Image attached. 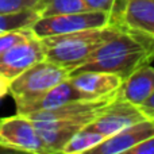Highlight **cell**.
Returning a JSON list of instances; mask_svg holds the SVG:
<instances>
[{
	"instance_id": "obj_1",
	"label": "cell",
	"mask_w": 154,
	"mask_h": 154,
	"mask_svg": "<svg viewBox=\"0 0 154 154\" xmlns=\"http://www.w3.org/2000/svg\"><path fill=\"white\" fill-rule=\"evenodd\" d=\"M154 61V38L119 22L115 34L101 43L82 65L69 75L87 70L108 72L123 80L134 70Z\"/></svg>"
},
{
	"instance_id": "obj_2",
	"label": "cell",
	"mask_w": 154,
	"mask_h": 154,
	"mask_svg": "<svg viewBox=\"0 0 154 154\" xmlns=\"http://www.w3.org/2000/svg\"><path fill=\"white\" fill-rule=\"evenodd\" d=\"M119 22L118 19L106 27L41 38L45 58L68 69L70 73L77 66L84 64L101 43L115 34Z\"/></svg>"
},
{
	"instance_id": "obj_3",
	"label": "cell",
	"mask_w": 154,
	"mask_h": 154,
	"mask_svg": "<svg viewBox=\"0 0 154 154\" xmlns=\"http://www.w3.org/2000/svg\"><path fill=\"white\" fill-rule=\"evenodd\" d=\"M69 77V70L49 60H42L12 79L8 84V93L16 107L37 100L54 85Z\"/></svg>"
},
{
	"instance_id": "obj_4",
	"label": "cell",
	"mask_w": 154,
	"mask_h": 154,
	"mask_svg": "<svg viewBox=\"0 0 154 154\" xmlns=\"http://www.w3.org/2000/svg\"><path fill=\"white\" fill-rule=\"evenodd\" d=\"M118 20L115 15L104 11H82V12L64 14V15H51V16H39L34 23L30 26L37 38H46L51 35L69 34V32L82 31L89 29L109 26Z\"/></svg>"
},
{
	"instance_id": "obj_5",
	"label": "cell",
	"mask_w": 154,
	"mask_h": 154,
	"mask_svg": "<svg viewBox=\"0 0 154 154\" xmlns=\"http://www.w3.org/2000/svg\"><path fill=\"white\" fill-rule=\"evenodd\" d=\"M0 147L31 154H49L34 122L27 115L18 112L12 116L0 118Z\"/></svg>"
},
{
	"instance_id": "obj_6",
	"label": "cell",
	"mask_w": 154,
	"mask_h": 154,
	"mask_svg": "<svg viewBox=\"0 0 154 154\" xmlns=\"http://www.w3.org/2000/svg\"><path fill=\"white\" fill-rule=\"evenodd\" d=\"M146 118L138 108V106H134L130 101L125 100L120 96H118L115 100H112L95 119L91 123H88L85 127L91 131L100 134L104 137V139L114 134L119 133L120 130L126 128L127 126L143 120Z\"/></svg>"
},
{
	"instance_id": "obj_7",
	"label": "cell",
	"mask_w": 154,
	"mask_h": 154,
	"mask_svg": "<svg viewBox=\"0 0 154 154\" xmlns=\"http://www.w3.org/2000/svg\"><path fill=\"white\" fill-rule=\"evenodd\" d=\"M99 115V114H97ZM97 115L61 118L49 120H32L49 154L61 153L70 138L91 123Z\"/></svg>"
},
{
	"instance_id": "obj_8",
	"label": "cell",
	"mask_w": 154,
	"mask_h": 154,
	"mask_svg": "<svg viewBox=\"0 0 154 154\" xmlns=\"http://www.w3.org/2000/svg\"><path fill=\"white\" fill-rule=\"evenodd\" d=\"M42 60H45V50L39 38L22 41L0 53V77L11 81Z\"/></svg>"
},
{
	"instance_id": "obj_9",
	"label": "cell",
	"mask_w": 154,
	"mask_h": 154,
	"mask_svg": "<svg viewBox=\"0 0 154 154\" xmlns=\"http://www.w3.org/2000/svg\"><path fill=\"white\" fill-rule=\"evenodd\" d=\"M154 135V119L139 120L127 126L119 133L103 139L100 143L88 152V154H123L137 146L146 138Z\"/></svg>"
},
{
	"instance_id": "obj_10",
	"label": "cell",
	"mask_w": 154,
	"mask_h": 154,
	"mask_svg": "<svg viewBox=\"0 0 154 154\" xmlns=\"http://www.w3.org/2000/svg\"><path fill=\"white\" fill-rule=\"evenodd\" d=\"M79 100H92V97H89L87 93L81 92L68 77L64 81L54 85L50 91H48L45 95L38 97L37 100L31 101L29 104H24L22 107H16V112L23 115H29V114H32V112L43 111V109H51V108H56V107L64 106V104H68V103H73V101H79Z\"/></svg>"
},
{
	"instance_id": "obj_11",
	"label": "cell",
	"mask_w": 154,
	"mask_h": 154,
	"mask_svg": "<svg viewBox=\"0 0 154 154\" xmlns=\"http://www.w3.org/2000/svg\"><path fill=\"white\" fill-rule=\"evenodd\" d=\"M69 80L81 92L87 93L92 99L104 97L118 92L123 82V79L118 75L96 70L73 73L69 75Z\"/></svg>"
},
{
	"instance_id": "obj_12",
	"label": "cell",
	"mask_w": 154,
	"mask_h": 154,
	"mask_svg": "<svg viewBox=\"0 0 154 154\" xmlns=\"http://www.w3.org/2000/svg\"><path fill=\"white\" fill-rule=\"evenodd\" d=\"M119 20L154 38V0H125Z\"/></svg>"
},
{
	"instance_id": "obj_13",
	"label": "cell",
	"mask_w": 154,
	"mask_h": 154,
	"mask_svg": "<svg viewBox=\"0 0 154 154\" xmlns=\"http://www.w3.org/2000/svg\"><path fill=\"white\" fill-rule=\"evenodd\" d=\"M120 96L134 106H141L154 92V68L149 65L138 68L123 80Z\"/></svg>"
},
{
	"instance_id": "obj_14",
	"label": "cell",
	"mask_w": 154,
	"mask_h": 154,
	"mask_svg": "<svg viewBox=\"0 0 154 154\" xmlns=\"http://www.w3.org/2000/svg\"><path fill=\"white\" fill-rule=\"evenodd\" d=\"M104 139L103 135L91 131L89 128L84 127L77 134L72 137L68 141V143L64 146L61 153L64 154H80V153H88L92 147H95L97 143H100Z\"/></svg>"
},
{
	"instance_id": "obj_15",
	"label": "cell",
	"mask_w": 154,
	"mask_h": 154,
	"mask_svg": "<svg viewBox=\"0 0 154 154\" xmlns=\"http://www.w3.org/2000/svg\"><path fill=\"white\" fill-rule=\"evenodd\" d=\"M38 18H39V14L34 10L19 11V12L12 14H0V34L11 31V30L30 27Z\"/></svg>"
},
{
	"instance_id": "obj_16",
	"label": "cell",
	"mask_w": 154,
	"mask_h": 154,
	"mask_svg": "<svg viewBox=\"0 0 154 154\" xmlns=\"http://www.w3.org/2000/svg\"><path fill=\"white\" fill-rule=\"evenodd\" d=\"M91 8L87 5L84 0H49L39 16H51V15H64V14L82 12L89 11Z\"/></svg>"
},
{
	"instance_id": "obj_17",
	"label": "cell",
	"mask_w": 154,
	"mask_h": 154,
	"mask_svg": "<svg viewBox=\"0 0 154 154\" xmlns=\"http://www.w3.org/2000/svg\"><path fill=\"white\" fill-rule=\"evenodd\" d=\"M49 0H0V14H12L34 10L38 14L45 8Z\"/></svg>"
},
{
	"instance_id": "obj_18",
	"label": "cell",
	"mask_w": 154,
	"mask_h": 154,
	"mask_svg": "<svg viewBox=\"0 0 154 154\" xmlns=\"http://www.w3.org/2000/svg\"><path fill=\"white\" fill-rule=\"evenodd\" d=\"M32 37H35V35L30 27H23V29H16L7 32H3V34H0V53L5 51L11 46Z\"/></svg>"
},
{
	"instance_id": "obj_19",
	"label": "cell",
	"mask_w": 154,
	"mask_h": 154,
	"mask_svg": "<svg viewBox=\"0 0 154 154\" xmlns=\"http://www.w3.org/2000/svg\"><path fill=\"white\" fill-rule=\"evenodd\" d=\"M84 2L87 3V5L91 10L109 12L119 19L125 0H84Z\"/></svg>"
},
{
	"instance_id": "obj_20",
	"label": "cell",
	"mask_w": 154,
	"mask_h": 154,
	"mask_svg": "<svg viewBox=\"0 0 154 154\" xmlns=\"http://www.w3.org/2000/svg\"><path fill=\"white\" fill-rule=\"evenodd\" d=\"M138 108L141 109V112L143 114L145 118L154 119V92L141 104V106H138Z\"/></svg>"
},
{
	"instance_id": "obj_21",
	"label": "cell",
	"mask_w": 154,
	"mask_h": 154,
	"mask_svg": "<svg viewBox=\"0 0 154 154\" xmlns=\"http://www.w3.org/2000/svg\"><path fill=\"white\" fill-rule=\"evenodd\" d=\"M8 84H10L8 80L0 77V97H3V96H5L8 93Z\"/></svg>"
},
{
	"instance_id": "obj_22",
	"label": "cell",
	"mask_w": 154,
	"mask_h": 154,
	"mask_svg": "<svg viewBox=\"0 0 154 154\" xmlns=\"http://www.w3.org/2000/svg\"><path fill=\"white\" fill-rule=\"evenodd\" d=\"M2 150H3V149H2V147H0V152H2Z\"/></svg>"
}]
</instances>
